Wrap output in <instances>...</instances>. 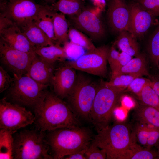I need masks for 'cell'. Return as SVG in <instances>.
<instances>
[{
    "mask_svg": "<svg viewBox=\"0 0 159 159\" xmlns=\"http://www.w3.org/2000/svg\"><path fill=\"white\" fill-rule=\"evenodd\" d=\"M37 129L49 131L58 129L81 126V122L65 101L53 92L46 90L34 107Z\"/></svg>",
    "mask_w": 159,
    "mask_h": 159,
    "instance_id": "cell-1",
    "label": "cell"
},
{
    "mask_svg": "<svg viewBox=\"0 0 159 159\" xmlns=\"http://www.w3.org/2000/svg\"><path fill=\"white\" fill-rule=\"evenodd\" d=\"M47 132L46 139L52 155L55 159H62L83 150L93 139L91 130L81 126Z\"/></svg>",
    "mask_w": 159,
    "mask_h": 159,
    "instance_id": "cell-2",
    "label": "cell"
},
{
    "mask_svg": "<svg viewBox=\"0 0 159 159\" xmlns=\"http://www.w3.org/2000/svg\"><path fill=\"white\" fill-rule=\"evenodd\" d=\"M97 132L93 140L104 150L107 159H121L133 140L131 126L123 122L115 123Z\"/></svg>",
    "mask_w": 159,
    "mask_h": 159,
    "instance_id": "cell-3",
    "label": "cell"
},
{
    "mask_svg": "<svg viewBox=\"0 0 159 159\" xmlns=\"http://www.w3.org/2000/svg\"><path fill=\"white\" fill-rule=\"evenodd\" d=\"M99 84L83 74H77L75 83L65 102L79 120L90 122V114Z\"/></svg>",
    "mask_w": 159,
    "mask_h": 159,
    "instance_id": "cell-4",
    "label": "cell"
},
{
    "mask_svg": "<svg viewBox=\"0 0 159 159\" xmlns=\"http://www.w3.org/2000/svg\"><path fill=\"white\" fill-rule=\"evenodd\" d=\"M45 132L25 130L14 137V159H52Z\"/></svg>",
    "mask_w": 159,
    "mask_h": 159,
    "instance_id": "cell-5",
    "label": "cell"
},
{
    "mask_svg": "<svg viewBox=\"0 0 159 159\" xmlns=\"http://www.w3.org/2000/svg\"><path fill=\"white\" fill-rule=\"evenodd\" d=\"M121 93L105 82L99 83L90 116L96 131L110 125Z\"/></svg>",
    "mask_w": 159,
    "mask_h": 159,
    "instance_id": "cell-6",
    "label": "cell"
},
{
    "mask_svg": "<svg viewBox=\"0 0 159 159\" xmlns=\"http://www.w3.org/2000/svg\"><path fill=\"white\" fill-rule=\"evenodd\" d=\"M13 75V82L8 89L7 97L14 103L34 107L49 85L39 83L27 75Z\"/></svg>",
    "mask_w": 159,
    "mask_h": 159,
    "instance_id": "cell-7",
    "label": "cell"
},
{
    "mask_svg": "<svg viewBox=\"0 0 159 159\" xmlns=\"http://www.w3.org/2000/svg\"><path fill=\"white\" fill-rule=\"evenodd\" d=\"M34 115L23 106L8 101L6 97L0 101V128L13 134L34 122Z\"/></svg>",
    "mask_w": 159,
    "mask_h": 159,
    "instance_id": "cell-8",
    "label": "cell"
},
{
    "mask_svg": "<svg viewBox=\"0 0 159 159\" xmlns=\"http://www.w3.org/2000/svg\"><path fill=\"white\" fill-rule=\"evenodd\" d=\"M110 48L103 46L88 51L78 59L65 63L76 70L105 77L107 72V62Z\"/></svg>",
    "mask_w": 159,
    "mask_h": 159,
    "instance_id": "cell-9",
    "label": "cell"
},
{
    "mask_svg": "<svg viewBox=\"0 0 159 159\" xmlns=\"http://www.w3.org/2000/svg\"><path fill=\"white\" fill-rule=\"evenodd\" d=\"M14 49L0 39V57L1 63L13 74L26 75L31 62L36 55Z\"/></svg>",
    "mask_w": 159,
    "mask_h": 159,
    "instance_id": "cell-10",
    "label": "cell"
},
{
    "mask_svg": "<svg viewBox=\"0 0 159 159\" xmlns=\"http://www.w3.org/2000/svg\"><path fill=\"white\" fill-rule=\"evenodd\" d=\"M0 4L1 12L19 26L33 20L42 5L33 0H9Z\"/></svg>",
    "mask_w": 159,
    "mask_h": 159,
    "instance_id": "cell-11",
    "label": "cell"
},
{
    "mask_svg": "<svg viewBox=\"0 0 159 159\" xmlns=\"http://www.w3.org/2000/svg\"><path fill=\"white\" fill-rule=\"evenodd\" d=\"M75 28L89 36L92 39L98 40L105 34V29L102 22L93 11L82 10L77 14L70 16Z\"/></svg>",
    "mask_w": 159,
    "mask_h": 159,
    "instance_id": "cell-12",
    "label": "cell"
},
{
    "mask_svg": "<svg viewBox=\"0 0 159 159\" xmlns=\"http://www.w3.org/2000/svg\"><path fill=\"white\" fill-rule=\"evenodd\" d=\"M107 23L110 30L119 34L128 31L130 19V11L126 0H109L107 12Z\"/></svg>",
    "mask_w": 159,
    "mask_h": 159,
    "instance_id": "cell-13",
    "label": "cell"
},
{
    "mask_svg": "<svg viewBox=\"0 0 159 159\" xmlns=\"http://www.w3.org/2000/svg\"><path fill=\"white\" fill-rule=\"evenodd\" d=\"M128 3L130 19L128 31L137 39H140L153 24L155 17L133 1Z\"/></svg>",
    "mask_w": 159,
    "mask_h": 159,
    "instance_id": "cell-14",
    "label": "cell"
},
{
    "mask_svg": "<svg viewBox=\"0 0 159 159\" xmlns=\"http://www.w3.org/2000/svg\"><path fill=\"white\" fill-rule=\"evenodd\" d=\"M77 76L76 69L65 63L56 68L50 83L53 92L60 98L65 99L73 88Z\"/></svg>",
    "mask_w": 159,
    "mask_h": 159,
    "instance_id": "cell-15",
    "label": "cell"
},
{
    "mask_svg": "<svg viewBox=\"0 0 159 159\" xmlns=\"http://www.w3.org/2000/svg\"><path fill=\"white\" fill-rule=\"evenodd\" d=\"M0 39L14 49L24 52L35 53V47L15 23L0 31Z\"/></svg>",
    "mask_w": 159,
    "mask_h": 159,
    "instance_id": "cell-16",
    "label": "cell"
},
{
    "mask_svg": "<svg viewBox=\"0 0 159 159\" xmlns=\"http://www.w3.org/2000/svg\"><path fill=\"white\" fill-rule=\"evenodd\" d=\"M131 126L133 139L142 146L151 148L159 143V128L135 121Z\"/></svg>",
    "mask_w": 159,
    "mask_h": 159,
    "instance_id": "cell-17",
    "label": "cell"
},
{
    "mask_svg": "<svg viewBox=\"0 0 159 159\" xmlns=\"http://www.w3.org/2000/svg\"><path fill=\"white\" fill-rule=\"evenodd\" d=\"M56 68L36 54L28 69L27 75L40 84L49 85Z\"/></svg>",
    "mask_w": 159,
    "mask_h": 159,
    "instance_id": "cell-18",
    "label": "cell"
},
{
    "mask_svg": "<svg viewBox=\"0 0 159 159\" xmlns=\"http://www.w3.org/2000/svg\"><path fill=\"white\" fill-rule=\"evenodd\" d=\"M19 26L35 48L55 44L33 20H29Z\"/></svg>",
    "mask_w": 159,
    "mask_h": 159,
    "instance_id": "cell-19",
    "label": "cell"
},
{
    "mask_svg": "<svg viewBox=\"0 0 159 159\" xmlns=\"http://www.w3.org/2000/svg\"><path fill=\"white\" fill-rule=\"evenodd\" d=\"M56 13L52 8L42 6L33 20L50 38L57 43L54 36L53 23L54 17Z\"/></svg>",
    "mask_w": 159,
    "mask_h": 159,
    "instance_id": "cell-20",
    "label": "cell"
},
{
    "mask_svg": "<svg viewBox=\"0 0 159 159\" xmlns=\"http://www.w3.org/2000/svg\"><path fill=\"white\" fill-rule=\"evenodd\" d=\"M122 74L136 75L140 77L148 76L145 56L140 53L138 56L133 58L125 65L112 73L111 77Z\"/></svg>",
    "mask_w": 159,
    "mask_h": 159,
    "instance_id": "cell-21",
    "label": "cell"
},
{
    "mask_svg": "<svg viewBox=\"0 0 159 159\" xmlns=\"http://www.w3.org/2000/svg\"><path fill=\"white\" fill-rule=\"evenodd\" d=\"M135 121L159 128V110L141 104L133 113Z\"/></svg>",
    "mask_w": 159,
    "mask_h": 159,
    "instance_id": "cell-22",
    "label": "cell"
},
{
    "mask_svg": "<svg viewBox=\"0 0 159 159\" xmlns=\"http://www.w3.org/2000/svg\"><path fill=\"white\" fill-rule=\"evenodd\" d=\"M35 52L41 59L52 64H55L58 61L63 62L67 59L63 47L58 43L35 47Z\"/></svg>",
    "mask_w": 159,
    "mask_h": 159,
    "instance_id": "cell-23",
    "label": "cell"
},
{
    "mask_svg": "<svg viewBox=\"0 0 159 159\" xmlns=\"http://www.w3.org/2000/svg\"><path fill=\"white\" fill-rule=\"evenodd\" d=\"M137 39L128 31L125 30L118 34L116 44L122 52L136 57L140 54Z\"/></svg>",
    "mask_w": 159,
    "mask_h": 159,
    "instance_id": "cell-24",
    "label": "cell"
},
{
    "mask_svg": "<svg viewBox=\"0 0 159 159\" xmlns=\"http://www.w3.org/2000/svg\"><path fill=\"white\" fill-rule=\"evenodd\" d=\"M158 159L157 151L143 147L133 139L121 159Z\"/></svg>",
    "mask_w": 159,
    "mask_h": 159,
    "instance_id": "cell-25",
    "label": "cell"
},
{
    "mask_svg": "<svg viewBox=\"0 0 159 159\" xmlns=\"http://www.w3.org/2000/svg\"><path fill=\"white\" fill-rule=\"evenodd\" d=\"M53 23L57 43L64 44L68 41L69 26L64 14L56 13L54 17Z\"/></svg>",
    "mask_w": 159,
    "mask_h": 159,
    "instance_id": "cell-26",
    "label": "cell"
},
{
    "mask_svg": "<svg viewBox=\"0 0 159 159\" xmlns=\"http://www.w3.org/2000/svg\"><path fill=\"white\" fill-rule=\"evenodd\" d=\"M13 133L4 129L0 130V159H14V138Z\"/></svg>",
    "mask_w": 159,
    "mask_h": 159,
    "instance_id": "cell-27",
    "label": "cell"
},
{
    "mask_svg": "<svg viewBox=\"0 0 159 159\" xmlns=\"http://www.w3.org/2000/svg\"><path fill=\"white\" fill-rule=\"evenodd\" d=\"M52 8L70 16L77 14L82 10L79 0H59L52 6Z\"/></svg>",
    "mask_w": 159,
    "mask_h": 159,
    "instance_id": "cell-28",
    "label": "cell"
},
{
    "mask_svg": "<svg viewBox=\"0 0 159 159\" xmlns=\"http://www.w3.org/2000/svg\"><path fill=\"white\" fill-rule=\"evenodd\" d=\"M68 37L71 42L81 46L88 51L93 50L97 48L90 39L76 28H69Z\"/></svg>",
    "mask_w": 159,
    "mask_h": 159,
    "instance_id": "cell-29",
    "label": "cell"
},
{
    "mask_svg": "<svg viewBox=\"0 0 159 159\" xmlns=\"http://www.w3.org/2000/svg\"><path fill=\"white\" fill-rule=\"evenodd\" d=\"M138 97L142 104L159 110V96L151 87L150 83L143 88Z\"/></svg>",
    "mask_w": 159,
    "mask_h": 159,
    "instance_id": "cell-30",
    "label": "cell"
},
{
    "mask_svg": "<svg viewBox=\"0 0 159 159\" xmlns=\"http://www.w3.org/2000/svg\"><path fill=\"white\" fill-rule=\"evenodd\" d=\"M138 77H140L133 74H120L111 77L110 81L105 83L117 90L122 92L127 89L133 80Z\"/></svg>",
    "mask_w": 159,
    "mask_h": 159,
    "instance_id": "cell-31",
    "label": "cell"
},
{
    "mask_svg": "<svg viewBox=\"0 0 159 159\" xmlns=\"http://www.w3.org/2000/svg\"><path fill=\"white\" fill-rule=\"evenodd\" d=\"M147 49L151 60L158 66L159 64V26L150 37Z\"/></svg>",
    "mask_w": 159,
    "mask_h": 159,
    "instance_id": "cell-32",
    "label": "cell"
},
{
    "mask_svg": "<svg viewBox=\"0 0 159 159\" xmlns=\"http://www.w3.org/2000/svg\"><path fill=\"white\" fill-rule=\"evenodd\" d=\"M64 44L63 48L67 59L71 61H75L85 54V49L70 41L67 42Z\"/></svg>",
    "mask_w": 159,
    "mask_h": 159,
    "instance_id": "cell-33",
    "label": "cell"
},
{
    "mask_svg": "<svg viewBox=\"0 0 159 159\" xmlns=\"http://www.w3.org/2000/svg\"><path fill=\"white\" fill-rule=\"evenodd\" d=\"M85 156L86 159H106L105 152L98 147L93 140L87 147Z\"/></svg>",
    "mask_w": 159,
    "mask_h": 159,
    "instance_id": "cell-34",
    "label": "cell"
},
{
    "mask_svg": "<svg viewBox=\"0 0 159 159\" xmlns=\"http://www.w3.org/2000/svg\"><path fill=\"white\" fill-rule=\"evenodd\" d=\"M151 81L147 78L142 77H138L133 80L127 89L138 97L143 88L147 85L150 84Z\"/></svg>",
    "mask_w": 159,
    "mask_h": 159,
    "instance_id": "cell-35",
    "label": "cell"
},
{
    "mask_svg": "<svg viewBox=\"0 0 159 159\" xmlns=\"http://www.w3.org/2000/svg\"><path fill=\"white\" fill-rule=\"evenodd\" d=\"M152 14L155 17L159 16V0H132Z\"/></svg>",
    "mask_w": 159,
    "mask_h": 159,
    "instance_id": "cell-36",
    "label": "cell"
},
{
    "mask_svg": "<svg viewBox=\"0 0 159 159\" xmlns=\"http://www.w3.org/2000/svg\"><path fill=\"white\" fill-rule=\"evenodd\" d=\"M14 78L8 74L1 66H0V92L8 89L12 84Z\"/></svg>",
    "mask_w": 159,
    "mask_h": 159,
    "instance_id": "cell-37",
    "label": "cell"
},
{
    "mask_svg": "<svg viewBox=\"0 0 159 159\" xmlns=\"http://www.w3.org/2000/svg\"><path fill=\"white\" fill-rule=\"evenodd\" d=\"M133 57L122 52L119 57L114 66L111 68L112 73L114 72L127 64L132 58Z\"/></svg>",
    "mask_w": 159,
    "mask_h": 159,
    "instance_id": "cell-38",
    "label": "cell"
},
{
    "mask_svg": "<svg viewBox=\"0 0 159 159\" xmlns=\"http://www.w3.org/2000/svg\"><path fill=\"white\" fill-rule=\"evenodd\" d=\"M120 53L117 51L114 46L110 48L108 54L107 61L108 62L110 68H111L115 64L118 60Z\"/></svg>",
    "mask_w": 159,
    "mask_h": 159,
    "instance_id": "cell-39",
    "label": "cell"
},
{
    "mask_svg": "<svg viewBox=\"0 0 159 159\" xmlns=\"http://www.w3.org/2000/svg\"><path fill=\"white\" fill-rule=\"evenodd\" d=\"M14 23L11 19L2 13L0 15V32Z\"/></svg>",
    "mask_w": 159,
    "mask_h": 159,
    "instance_id": "cell-40",
    "label": "cell"
},
{
    "mask_svg": "<svg viewBox=\"0 0 159 159\" xmlns=\"http://www.w3.org/2000/svg\"><path fill=\"white\" fill-rule=\"evenodd\" d=\"M87 147L83 150L64 157L66 159H86L85 153Z\"/></svg>",
    "mask_w": 159,
    "mask_h": 159,
    "instance_id": "cell-41",
    "label": "cell"
},
{
    "mask_svg": "<svg viewBox=\"0 0 159 159\" xmlns=\"http://www.w3.org/2000/svg\"><path fill=\"white\" fill-rule=\"evenodd\" d=\"M122 102L125 106L129 108H131L135 106V102L133 99L128 96H125L123 97Z\"/></svg>",
    "mask_w": 159,
    "mask_h": 159,
    "instance_id": "cell-42",
    "label": "cell"
},
{
    "mask_svg": "<svg viewBox=\"0 0 159 159\" xmlns=\"http://www.w3.org/2000/svg\"><path fill=\"white\" fill-rule=\"evenodd\" d=\"M114 112H115V114L118 119L122 120L125 119L126 116L125 114L122 110L117 109L116 108Z\"/></svg>",
    "mask_w": 159,
    "mask_h": 159,
    "instance_id": "cell-43",
    "label": "cell"
},
{
    "mask_svg": "<svg viewBox=\"0 0 159 159\" xmlns=\"http://www.w3.org/2000/svg\"><path fill=\"white\" fill-rule=\"evenodd\" d=\"M150 85L159 96V80L151 81Z\"/></svg>",
    "mask_w": 159,
    "mask_h": 159,
    "instance_id": "cell-44",
    "label": "cell"
},
{
    "mask_svg": "<svg viewBox=\"0 0 159 159\" xmlns=\"http://www.w3.org/2000/svg\"><path fill=\"white\" fill-rule=\"evenodd\" d=\"M96 4H104L105 3V0H93Z\"/></svg>",
    "mask_w": 159,
    "mask_h": 159,
    "instance_id": "cell-45",
    "label": "cell"
},
{
    "mask_svg": "<svg viewBox=\"0 0 159 159\" xmlns=\"http://www.w3.org/2000/svg\"><path fill=\"white\" fill-rule=\"evenodd\" d=\"M156 151L158 155V158L159 159V143L158 145L157 150Z\"/></svg>",
    "mask_w": 159,
    "mask_h": 159,
    "instance_id": "cell-46",
    "label": "cell"
},
{
    "mask_svg": "<svg viewBox=\"0 0 159 159\" xmlns=\"http://www.w3.org/2000/svg\"><path fill=\"white\" fill-rule=\"evenodd\" d=\"M44 0L45 1H53L55 0Z\"/></svg>",
    "mask_w": 159,
    "mask_h": 159,
    "instance_id": "cell-47",
    "label": "cell"
},
{
    "mask_svg": "<svg viewBox=\"0 0 159 159\" xmlns=\"http://www.w3.org/2000/svg\"><path fill=\"white\" fill-rule=\"evenodd\" d=\"M157 67H158V69H159V64H158V65L157 66Z\"/></svg>",
    "mask_w": 159,
    "mask_h": 159,
    "instance_id": "cell-48",
    "label": "cell"
},
{
    "mask_svg": "<svg viewBox=\"0 0 159 159\" xmlns=\"http://www.w3.org/2000/svg\"><path fill=\"white\" fill-rule=\"evenodd\" d=\"M6 0V1H8V0Z\"/></svg>",
    "mask_w": 159,
    "mask_h": 159,
    "instance_id": "cell-49",
    "label": "cell"
}]
</instances>
